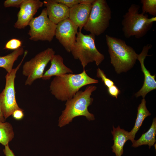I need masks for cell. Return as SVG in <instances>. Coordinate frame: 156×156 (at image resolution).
<instances>
[{"label":"cell","instance_id":"1","mask_svg":"<svg viewBox=\"0 0 156 156\" xmlns=\"http://www.w3.org/2000/svg\"><path fill=\"white\" fill-rule=\"evenodd\" d=\"M98 82L84 70L79 74L68 73L55 77L51 82L49 90L57 99L66 101L72 98L83 86Z\"/></svg>","mask_w":156,"mask_h":156},{"label":"cell","instance_id":"2","mask_svg":"<svg viewBox=\"0 0 156 156\" xmlns=\"http://www.w3.org/2000/svg\"><path fill=\"white\" fill-rule=\"evenodd\" d=\"M96 88L95 86L88 85L84 91H79L72 98L66 101L65 108L59 117L60 127L68 124L77 116H85L89 120H94V115L89 112L88 107L92 103L93 99L91 96Z\"/></svg>","mask_w":156,"mask_h":156},{"label":"cell","instance_id":"3","mask_svg":"<svg viewBox=\"0 0 156 156\" xmlns=\"http://www.w3.org/2000/svg\"><path fill=\"white\" fill-rule=\"evenodd\" d=\"M110 62L117 74L126 72L134 66L137 54L133 49L121 39L105 36Z\"/></svg>","mask_w":156,"mask_h":156},{"label":"cell","instance_id":"4","mask_svg":"<svg viewBox=\"0 0 156 156\" xmlns=\"http://www.w3.org/2000/svg\"><path fill=\"white\" fill-rule=\"evenodd\" d=\"M139 5L132 4L128 11L123 16L122 30L125 37L129 38L134 36L139 39L144 36L151 29L156 17L148 18L146 14H140Z\"/></svg>","mask_w":156,"mask_h":156},{"label":"cell","instance_id":"5","mask_svg":"<svg viewBox=\"0 0 156 156\" xmlns=\"http://www.w3.org/2000/svg\"><path fill=\"white\" fill-rule=\"evenodd\" d=\"M95 36L91 34L84 35L81 31L78 32L75 42L70 51L74 58L81 62L83 70H85L86 66L90 63L95 62L99 66L105 59L104 55L96 47Z\"/></svg>","mask_w":156,"mask_h":156},{"label":"cell","instance_id":"6","mask_svg":"<svg viewBox=\"0 0 156 156\" xmlns=\"http://www.w3.org/2000/svg\"><path fill=\"white\" fill-rule=\"evenodd\" d=\"M111 16V9L106 0H94L83 28L90 34L99 36L109 27Z\"/></svg>","mask_w":156,"mask_h":156},{"label":"cell","instance_id":"7","mask_svg":"<svg viewBox=\"0 0 156 156\" xmlns=\"http://www.w3.org/2000/svg\"><path fill=\"white\" fill-rule=\"evenodd\" d=\"M28 53L25 50L22 60L17 67L5 76L6 83L5 88L0 94V107L3 116L6 119L12 115L15 110L21 108L16 100L14 81L16 74Z\"/></svg>","mask_w":156,"mask_h":156},{"label":"cell","instance_id":"8","mask_svg":"<svg viewBox=\"0 0 156 156\" xmlns=\"http://www.w3.org/2000/svg\"><path fill=\"white\" fill-rule=\"evenodd\" d=\"M55 54L53 49L48 48L25 62L23 66L22 74L27 77L25 85H31L36 80L42 78L46 67Z\"/></svg>","mask_w":156,"mask_h":156},{"label":"cell","instance_id":"9","mask_svg":"<svg viewBox=\"0 0 156 156\" xmlns=\"http://www.w3.org/2000/svg\"><path fill=\"white\" fill-rule=\"evenodd\" d=\"M29 25L30 29L28 34L31 40L50 42L55 36L56 25L48 18L46 8L38 16L32 19Z\"/></svg>","mask_w":156,"mask_h":156},{"label":"cell","instance_id":"10","mask_svg":"<svg viewBox=\"0 0 156 156\" xmlns=\"http://www.w3.org/2000/svg\"><path fill=\"white\" fill-rule=\"evenodd\" d=\"M78 29L69 18L56 25L55 36L68 52H70L74 46Z\"/></svg>","mask_w":156,"mask_h":156},{"label":"cell","instance_id":"11","mask_svg":"<svg viewBox=\"0 0 156 156\" xmlns=\"http://www.w3.org/2000/svg\"><path fill=\"white\" fill-rule=\"evenodd\" d=\"M152 47V45L151 44L144 45L141 53L137 54V60L140 63L141 70L144 74V83L142 88L134 95L136 97L142 96L143 98H145L148 93L156 89L155 76L151 75L150 71L145 67L144 64V61L146 56H151L148 55V53L149 50Z\"/></svg>","mask_w":156,"mask_h":156},{"label":"cell","instance_id":"12","mask_svg":"<svg viewBox=\"0 0 156 156\" xmlns=\"http://www.w3.org/2000/svg\"><path fill=\"white\" fill-rule=\"evenodd\" d=\"M43 5V2L39 0H24L17 14L14 27L19 29L25 28L29 25L38 9Z\"/></svg>","mask_w":156,"mask_h":156},{"label":"cell","instance_id":"13","mask_svg":"<svg viewBox=\"0 0 156 156\" xmlns=\"http://www.w3.org/2000/svg\"><path fill=\"white\" fill-rule=\"evenodd\" d=\"M46 7L48 16L56 25L69 18V8L54 0H46L43 2Z\"/></svg>","mask_w":156,"mask_h":156},{"label":"cell","instance_id":"14","mask_svg":"<svg viewBox=\"0 0 156 156\" xmlns=\"http://www.w3.org/2000/svg\"><path fill=\"white\" fill-rule=\"evenodd\" d=\"M92 4L79 3L69 8L68 18L81 31L88 19Z\"/></svg>","mask_w":156,"mask_h":156},{"label":"cell","instance_id":"15","mask_svg":"<svg viewBox=\"0 0 156 156\" xmlns=\"http://www.w3.org/2000/svg\"><path fill=\"white\" fill-rule=\"evenodd\" d=\"M50 61V67L44 73L42 78V79L48 80L53 76H59L66 74L73 73L72 70L64 64L63 58L60 55L55 54Z\"/></svg>","mask_w":156,"mask_h":156},{"label":"cell","instance_id":"16","mask_svg":"<svg viewBox=\"0 0 156 156\" xmlns=\"http://www.w3.org/2000/svg\"><path fill=\"white\" fill-rule=\"evenodd\" d=\"M114 144L112 147V152L116 156H121L123 153V147L126 142L129 140V132L121 129L119 126L115 128L113 126L111 131Z\"/></svg>","mask_w":156,"mask_h":156},{"label":"cell","instance_id":"17","mask_svg":"<svg viewBox=\"0 0 156 156\" xmlns=\"http://www.w3.org/2000/svg\"><path fill=\"white\" fill-rule=\"evenodd\" d=\"M151 115V114L146 107V101L145 98H143L138 108L137 117L134 126L131 130L129 132V140L132 143L135 140V134L139 130L144 120L147 117Z\"/></svg>","mask_w":156,"mask_h":156},{"label":"cell","instance_id":"18","mask_svg":"<svg viewBox=\"0 0 156 156\" xmlns=\"http://www.w3.org/2000/svg\"><path fill=\"white\" fill-rule=\"evenodd\" d=\"M156 118H155L148 130L143 133L138 140H135L132 143V146L136 148L143 145H148L150 148L156 142Z\"/></svg>","mask_w":156,"mask_h":156},{"label":"cell","instance_id":"19","mask_svg":"<svg viewBox=\"0 0 156 156\" xmlns=\"http://www.w3.org/2000/svg\"><path fill=\"white\" fill-rule=\"evenodd\" d=\"M24 51L23 48L21 47L6 55L0 56V67L3 68L8 73H10L13 69L14 62L19 56L23 54Z\"/></svg>","mask_w":156,"mask_h":156},{"label":"cell","instance_id":"20","mask_svg":"<svg viewBox=\"0 0 156 156\" xmlns=\"http://www.w3.org/2000/svg\"><path fill=\"white\" fill-rule=\"evenodd\" d=\"M14 137L13 128L11 124L0 121V143L5 146L8 144Z\"/></svg>","mask_w":156,"mask_h":156},{"label":"cell","instance_id":"21","mask_svg":"<svg viewBox=\"0 0 156 156\" xmlns=\"http://www.w3.org/2000/svg\"><path fill=\"white\" fill-rule=\"evenodd\" d=\"M142 12L144 14L148 13L155 17L156 16V0H141Z\"/></svg>","mask_w":156,"mask_h":156},{"label":"cell","instance_id":"22","mask_svg":"<svg viewBox=\"0 0 156 156\" xmlns=\"http://www.w3.org/2000/svg\"><path fill=\"white\" fill-rule=\"evenodd\" d=\"M96 77L101 78L105 85L108 88L114 85L113 81L107 78L104 71L99 68L97 69Z\"/></svg>","mask_w":156,"mask_h":156},{"label":"cell","instance_id":"23","mask_svg":"<svg viewBox=\"0 0 156 156\" xmlns=\"http://www.w3.org/2000/svg\"><path fill=\"white\" fill-rule=\"evenodd\" d=\"M22 44V42L20 40L13 38L6 43L4 49L14 50L21 47Z\"/></svg>","mask_w":156,"mask_h":156},{"label":"cell","instance_id":"24","mask_svg":"<svg viewBox=\"0 0 156 156\" xmlns=\"http://www.w3.org/2000/svg\"><path fill=\"white\" fill-rule=\"evenodd\" d=\"M24 0H6L3 3L5 7H15L20 8Z\"/></svg>","mask_w":156,"mask_h":156},{"label":"cell","instance_id":"25","mask_svg":"<svg viewBox=\"0 0 156 156\" xmlns=\"http://www.w3.org/2000/svg\"><path fill=\"white\" fill-rule=\"evenodd\" d=\"M57 3L63 4L70 8L74 5L80 3L79 0H54Z\"/></svg>","mask_w":156,"mask_h":156},{"label":"cell","instance_id":"26","mask_svg":"<svg viewBox=\"0 0 156 156\" xmlns=\"http://www.w3.org/2000/svg\"><path fill=\"white\" fill-rule=\"evenodd\" d=\"M108 92L111 96L116 99L117 98L120 92L118 88L114 85L108 88Z\"/></svg>","mask_w":156,"mask_h":156},{"label":"cell","instance_id":"27","mask_svg":"<svg viewBox=\"0 0 156 156\" xmlns=\"http://www.w3.org/2000/svg\"><path fill=\"white\" fill-rule=\"evenodd\" d=\"M23 110L22 109L15 110L12 114L13 118L17 120L22 119L24 117Z\"/></svg>","mask_w":156,"mask_h":156},{"label":"cell","instance_id":"28","mask_svg":"<svg viewBox=\"0 0 156 156\" xmlns=\"http://www.w3.org/2000/svg\"><path fill=\"white\" fill-rule=\"evenodd\" d=\"M3 151L5 156H15L13 151L10 148L9 144L5 146Z\"/></svg>","mask_w":156,"mask_h":156},{"label":"cell","instance_id":"29","mask_svg":"<svg viewBox=\"0 0 156 156\" xmlns=\"http://www.w3.org/2000/svg\"><path fill=\"white\" fill-rule=\"evenodd\" d=\"M94 1V0H79L80 3L88 4H92Z\"/></svg>","mask_w":156,"mask_h":156},{"label":"cell","instance_id":"30","mask_svg":"<svg viewBox=\"0 0 156 156\" xmlns=\"http://www.w3.org/2000/svg\"><path fill=\"white\" fill-rule=\"evenodd\" d=\"M5 119L3 117L2 113L1 112L0 107V121L2 122H5Z\"/></svg>","mask_w":156,"mask_h":156}]
</instances>
